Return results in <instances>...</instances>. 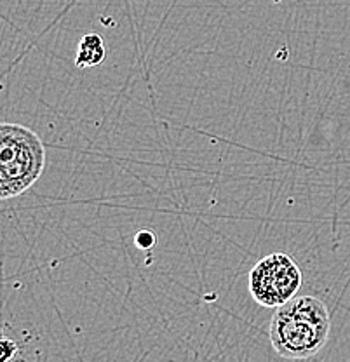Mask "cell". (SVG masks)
<instances>
[{
    "mask_svg": "<svg viewBox=\"0 0 350 362\" xmlns=\"http://www.w3.org/2000/svg\"><path fill=\"white\" fill-rule=\"evenodd\" d=\"M329 331L326 305L315 296H295L274 312L269 337L281 357L305 361L325 349Z\"/></svg>",
    "mask_w": 350,
    "mask_h": 362,
    "instance_id": "1",
    "label": "cell"
},
{
    "mask_svg": "<svg viewBox=\"0 0 350 362\" xmlns=\"http://www.w3.org/2000/svg\"><path fill=\"white\" fill-rule=\"evenodd\" d=\"M46 165L40 138L21 124H0V201L28 190Z\"/></svg>",
    "mask_w": 350,
    "mask_h": 362,
    "instance_id": "2",
    "label": "cell"
},
{
    "mask_svg": "<svg viewBox=\"0 0 350 362\" xmlns=\"http://www.w3.org/2000/svg\"><path fill=\"white\" fill-rule=\"evenodd\" d=\"M302 270L286 252H272L250 272V293L257 303L279 308L296 296L302 288Z\"/></svg>",
    "mask_w": 350,
    "mask_h": 362,
    "instance_id": "3",
    "label": "cell"
},
{
    "mask_svg": "<svg viewBox=\"0 0 350 362\" xmlns=\"http://www.w3.org/2000/svg\"><path fill=\"white\" fill-rule=\"evenodd\" d=\"M107 47H105L103 37L100 33H86L81 39L75 56V66L77 68H91L98 66L105 62Z\"/></svg>",
    "mask_w": 350,
    "mask_h": 362,
    "instance_id": "4",
    "label": "cell"
},
{
    "mask_svg": "<svg viewBox=\"0 0 350 362\" xmlns=\"http://www.w3.org/2000/svg\"><path fill=\"white\" fill-rule=\"evenodd\" d=\"M18 352L16 341L9 338H0V362H11Z\"/></svg>",
    "mask_w": 350,
    "mask_h": 362,
    "instance_id": "5",
    "label": "cell"
},
{
    "mask_svg": "<svg viewBox=\"0 0 350 362\" xmlns=\"http://www.w3.org/2000/svg\"><path fill=\"white\" fill-rule=\"evenodd\" d=\"M134 244L140 249H152L157 244V235L150 230H141L134 237Z\"/></svg>",
    "mask_w": 350,
    "mask_h": 362,
    "instance_id": "6",
    "label": "cell"
}]
</instances>
